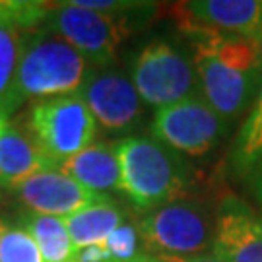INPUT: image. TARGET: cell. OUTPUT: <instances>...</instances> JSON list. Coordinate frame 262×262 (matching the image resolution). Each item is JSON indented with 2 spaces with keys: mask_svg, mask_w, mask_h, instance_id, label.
Listing matches in <instances>:
<instances>
[{
  "mask_svg": "<svg viewBox=\"0 0 262 262\" xmlns=\"http://www.w3.org/2000/svg\"><path fill=\"white\" fill-rule=\"evenodd\" d=\"M258 198H260L262 202V175H260V181H258Z\"/></svg>",
  "mask_w": 262,
  "mask_h": 262,
  "instance_id": "d4e9b609",
  "label": "cell"
},
{
  "mask_svg": "<svg viewBox=\"0 0 262 262\" xmlns=\"http://www.w3.org/2000/svg\"><path fill=\"white\" fill-rule=\"evenodd\" d=\"M10 192H14V196L18 198V202L29 214L55 217H66L84 208L111 200V196H103L82 187L78 181L60 169L41 171Z\"/></svg>",
  "mask_w": 262,
  "mask_h": 262,
  "instance_id": "30bf717a",
  "label": "cell"
},
{
  "mask_svg": "<svg viewBox=\"0 0 262 262\" xmlns=\"http://www.w3.org/2000/svg\"><path fill=\"white\" fill-rule=\"evenodd\" d=\"M68 262H72V260H68Z\"/></svg>",
  "mask_w": 262,
  "mask_h": 262,
  "instance_id": "f1b7e54d",
  "label": "cell"
},
{
  "mask_svg": "<svg viewBox=\"0 0 262 262\" xmlns=\"http://www.w3.org/2000/svg\"><path fill=\"white\" fill-rule=\"evenodd\" d=\"M18 225L33 237V241L37 243L45 262L72 260L74 245H72V239L68 235V229H66L62 217L29 214L28 212L19 217Z\"/></svg>",
  "mask_w": 262,
  "mask_h": 262,
  "instance_id": "e0dca14e",
  "label": "cell"
},
{
  "mask_svg": "<svg viewBox=\"0 0 262 262\" xmlns=\"http://www.w3.org/2000/svg\"><path fill=\"white\" fill-rule=\"evenodd\" d=\"M113 262H140L146 256H151L144 245L138 225L132 222H124L117 227L111 237L105 241Z\"/></svg>",
  "mask_w": 262,
  "mask_h": 262,
  "instance_id": "ffe728a7",
  "label": "cell"
},
{
  "mask_svg": "<svg viewBox=\"0 0 262 262\" xmlns=\"http://www.w3.org/2000/svg\"><path fill=\"white\" fill-rule=\"evenodd\" d=\"M10 119L8 117H6V115H2V113H0V130H2V128H4V126H6V122H8Z\"/></svg>",
  "mask_w": 262,
  "mask_h": 262,
  "instance_id": "603a6c76",
  "label": "cell"
},
{
  "mask_svg": "<svg viewBox=\"0 0 262 262\" xmlns=\"http://www.w3.org/2000/svg\"><path fill=\"white\" fill-rule=\"evenodd\" d=\"M140 16L142 14H103L95 10L80 8L72 0L51 2V10L43 28L70 43L90 64L111 66L117 60V51L121 43L130 35L134 26L142 21Z\"/></svg>",
  "mask_w": 262,
  "mask_h": 262,
  "instance_id": "277c9868",
  "label": "cell"
},
{
  "mask_svg": "<svg viewBox=\"0 0 262 262\" xmlns=\"http://www.w3.org/2000/svg\"><path fill=\"white\" fill-rule=\"evenodd\" d=\"M115 144L122 194L142 212L181 200L192 185L185 158L154 136H126Z\"/></svg>",
  "mask_w": 262,
  "mask_h": 262,
  "instance_id": "6da1fadb",
  "label": "cell"
},
{
  "mask_svg": "<svg viewBox=\"0 0 262 262\" xmlns=\"http://www.w3.org/2000/svg\"><path fill=\"white\" fill-rule=\"evenodd\" d=\"M130 78L142 101L156 109H165L188 97L200 95L194 62L173 43L156 39L136 55Z\"/></svg>",
  "mask_w": 262,
  "mask_h": 262,
  "instance_id": "5b68a950",
  "label": "cell"
},
{
  "mask_svg": "<svg viewBox=\"0 0 262 262\" xmlns=\"http://www.w3.org/2000/svg\"><path fill=\"white\" fill-rule=\"evenodd\" d=\"M4 227H6V222H4V220H2V215H0V233H2V229H4Z\"/></svg>",
  "mask_w": 262,
  "mask_h": 262,
  "instance_id": "484cf974",
  "label": "cell"
},
{
  "mask_svg": "<svg viewBox=\"0 0 262 262\" xmlns=\"http://www.w3.org/2000/svg\"><path fill=\"white\" fill-rule=\"evenodd\" d=\"M60 171L97 194L109 196V192H122L121 163L115 142H94L84 151L64 161Z\"/></svg>",
  "mask_w": 262,
  "mask_h": 262,
  "instance_id": "5bb4252c",
  "label": "cell"
},
{
  "mask_svg": "<svg viewBox=\"0 0 262 262\" xmlns=\"http://www.w3.org/2000/svg\"><path fill=\"white\" fill-rule=\"evenodd\" d=\"M212 253L222 262H262V215L239 198H224L215 215Z\"/></svg>",
  "mask_w": 262,
  "mask_h": 262,
  "instance_id": "7c38bea8",
  "label": "cell"
},
{
  "mask_svg": "<svg viewBox=\"0 0 262 262\" xmlns=\"http://www.w3.org/2000/svg\"><path fill=\"white\" fill-rule=\"evenodd\" d=\"M26 31L8 16V0H0V113L12 117L18 111L16 80Z\"/></svg>",
  "mask_w": 262,
  "mask_h": 262,
  "instance_id": "9a60e30c",
  "label": "cell"
},
{
  "mask_svg": "<svg viewBox=\"0 0 262 262\" xmlns=\"http://www.w3.org/2000/svg\"><path fill=\"white\" fill-rule=\"evenodd\" d=\"M136 225L151 256H196L212 253L215 222L196 202L181 198L144 212Z\"/></svg>",
  "mask_w": 262,
  "mask_h": 262,
  "instance_id": "8992f818",
  "label": "cell"
},
{
  "mask_svg": "<svg viewBox=\"0 0 262 262\" xmlns=\"http://www.w3.org/2000/svg\"><path fill=\"white\" fill-rule=\"evenodd\" d=\"M256 41H258V45H260V55H262V33H260V37L256 39Z\"/></svg>",
  "mask_w": 262,
  "mask_h": 262,
  "instance_id": "4316f807",
  "label": "cell"
},
{
  "mask_svg": "<svg viewBox=\"0 0 262 262\" xmlns=\"http://www.w3.org/2000/svg\"><path fill=\"white\" fill-rule=\"evenodd\" d=\"M0 262H45L33 237L19 225H10L0 233Z\"/></svg>",
  "mask_w": 262,
  "mask_h": 262,
  "instance_id": "d6986e66",
  "label": "cell"
},
{
  "mask_svg": "<svg viewBox=\"0 0 262 262\" xmlns=\"http://www.w3.org/2000/svg\"><path fill=\"white\" fill-rule=\"evenodd\" d=\"M140 262H159V260L156 258V256H146V258H142Z\"/></svg>",
  "mask_w": 262,
  "mask_h": 262,
  "instance_id": "cb8c5ba5",
  "label": "cell"
},
{
  "mask_svg": "<svg viewBox=\"0 0 262 262\" xmlns=\"http://www.w3.org/2000/svg\"><path fill=\"white\" fill-rule=\"evenodd\" d=\"M72 262H113V258L107 245L97 243L90 245V247H82V249H74Z\"/></svg>",
  "mask_w": 262,
  "mask_h": 262,
  "instance_id": "44dd1931",
  "label": "cell"
},
{
  "mask_svg": "<svg viewBox=\"0 0 262 262\" xmlns=\"http://www.w3.org/2000/svg\"><path fill=\"white\" fill-rule=\"evenodd\" d=\"M53 169L39 150L37 142L18 117L6 122L0 130V183L2 188L14 190L29 177Z\"/></svg>",
  "mask_w": 262,
  "mask_h": 262,
  "instance_id": "4fadbf2b",
  "label": "cell"
},
{
  "mask_svg": "<svg viewBox=\"0 0 262 262\" xmlns=\"http://www.w3.org/2000/svg\"><path fill=\"white\" fill-rule=\"evenodd\" d=\"M156 258L159 262H222L214 253L196 254V256H167V254H161Z\"/></svg>",
  "mask_w": 262,
  "mask_h": 262,
  "instance_id": "7402d4cb",
  "label": "cell"
},
{
  "mask_svg": "<svg viewBox=\"0 0 262 262\" xmlns=\"http://www.w3.org/2000/svg\"><path fill=\"white\" fill-rule=\"evenodd\" d=\"M177 26L214 33L258 39L262 33V0H190L175 6Z\"/></svg>",
  "mask_w": 262,
  "mask_h": 262,
  "instance_id": "8fae6325",
  "label": "cell"
},
{
  "mask_svg": "<svg viewBox=\"0 0 262 262\" xmlns=\"http://www.w3.org/2000/svg\"><path fill=\"white\" fill-rule=\"evenodd\" d=\"M78 94L90 107L97 126L111 134L134 130L144 119V101L124 70L95 66L88 70Z\"/></svg>",
  "mask_w": 262,
  "mask_h": 262,
  "instance_id": "ba28073f",
  "label": "cell"
},
{
  "mask_svg": "<svg viewBox=\"0 0 262 262\" xmlns=\"http://www.w3.org/2000/svg\"><path fill=\"white\" fill-rule=\"evenodd\" d=\"M18 119L53 169L92 146L97 134V122L78 92L33 101Z\"/></svg>",
  "mask_w": 262,
  "mask_h": 262,
  "instance_id": "3957f363",
  "label": "cell"
},
{
  "mask_svg": "<svg viewBox=\"0 0 262 262\" xmlns=\"http://www.w3.org/2000/svg\"><path fill=\"white\" fill-rule=\"evenodd\" d=\"M262 163V84L251 111L237 132L231 150V165L239 175H247Z\"/></svg>",
  "mask_w": 262,
  "mask_h": 262,
  "instance_id": "ac0fdd59",
  "label": "cell"
},
{
  "mask_svg": "<svg viewBox=\"0 0 262 262\" xmlns=\"http://www.w3.org/2000/svg\"><path fill=\"white\" fill-rule=\"evenodd\" d=\"M62 220H64L74 249L105 243L113 231L126 222L124 212L113 198L90 208H84L76 214L66 215Z\"/></svg>",
  "mask_w": 262,
  "mask_h": 262,
  "instance_id": "2e32d148",
  "label": "cell"
},
{
  "mask_svg": "<svg viewBox=\"0 0 262 262\" xmlns=\"http://www.w3.org/2000/svg\"><path fill=\"white\" fill-rule=\"evenodd\" d=\"M85 76L88 60L70 43L45 28L26 31L16 80L19 105L76 94Z\"/></svg>",
  "mask_w": 262,
  "mask_h": 262,
  "instance_id": "7a4b0ae2",
  "label": "cell"
},
{
  "mask_svg": "<svg viewBox=\"0 0 262 262\" xmlns=\"http://www.w3.org/2000/svg\"><path fill=\"white\" fill-rule=\"evenodd\" d=\"M229 122L200 95L159 109L151 121V136L179 154L192 158L206 156L227 134Z\"/></svg>",
  "mask_w": 262,
  "mask_h": 262,
  "instance_id": "52a82bcc",
  "label": "cell"
},
{
  "mask_svg": "<svg viewBox=\"0 0 262 262\" xmlns=\"http://www.w3.org/2000/svg\"><path fill=\"white\" fill-rule=\"evenodd\" d=\"M192 62L200 82V94L220 117L227 122L237 121L253 107L262 84V72L235 70L202 51H194Z\"/></svg>",
  "mask_w": 262,
  "mask_h": 262,
  "instance_id": "9c48e42d",
  "label": "cell"
},
{
  "mask_svg": "<svg viewBox=\"0 0 262 262\" xmlns=\"http://www.w3.org/2000/svg\"><path fill=\"white\" fill-rule=\"evenodd\" d=\"M0 190H2V183H0Z\"/></svg>",
  "mask_w": 262,
  "mask_h": 262,
  "instance_id": "83f0119b",
  "label": "cell"
}]
</instances>
